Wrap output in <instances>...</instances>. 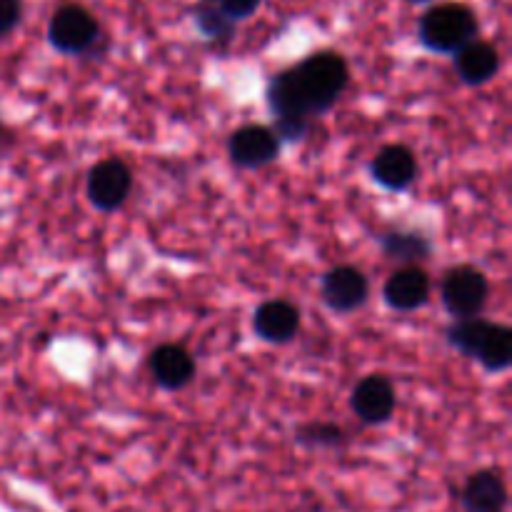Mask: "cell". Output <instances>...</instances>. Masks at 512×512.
Masks as SVG:
<instances>
[{"label": "cell", "mask_w": 512, "mask_h": 512, "mask_svg": "<svg viewBox=\"0 0 512 512\" xmlns=\"http://www.w3.org/2000/svg\"><path fill=\"white\" fill-rule=\"evenodd\" d=\"M348 63L338 53H315L295 68L275 75L268 88V105L275 113L278 140H300L313 115L335 105L348 85Z\"/></svg>", "instance_id": "obj_1"}, {"label": "cell", "mask_w": 512, "mask_h": 512, "mask_svg": "<svg viewBox=\"0 0 512 512\" xmlns=\"http://www.w3.org/2000/svg\"><path fill=\"white\" fill-rule=\"evenodd\" d=\"M478 33V18L463 3H443L430 8L420 20V40L435 53H458L473 43Z\"/></svg>", "instance_id": "obj_2"}, {"label": "cell", "mask_w": 512, "mask_h": 512, "mask_svg": "<svg viewBox=\"0 0 512 512\" xmlns=\"http://www.w3.org/2000/svg\"><path fill=\"white\" fill-rule=\"evenodd\" d=\"M488 295V278L473 265L453 268L443 280V303L448 313L458 320L478 318V313L488 303Z\"/></svg>", "instance_id": "obj_3"}, {"label": "cell", "mask_w": 512, "mask_h": 512, "mask_svg": "<svg viewBox=\"0 0 512 512\" xmlns=\"http://www.w3.org/2000/svg\"><path fill=\"white\" fill-rule=\"evenodd\" d=\"M48 38L60 53H83L98 38V23L80 5H63L50 20Z\"/></svg>", "instance_id": "obj_4"}, {"label": "cell", "mask_w": 512, "mask_h": 512, "mask_svg": "<svg viewBox=\"0 0 512 512\" xmlns=\"http://www.w3.org/2000/svg\"><path fill=\"white\" fill-rule=\"evenodd\" d=\"M133 175L118 158L100 160L88 175V198L98 210H118L128 200Z\"/></svg>", "instance_id": "obj_5"}, {"label": "cell", "mask_w": 512, "mask_h": 512, "mask_svg": "<svg viewBox=\"0 0 512 512\" xmlns=\"http://www.w3.org/2000/svg\"><path fill=\"white\" fill-rule=\"evenodd\" d=\"M228 153L230 160L240 168H263L278 158L280 140L265 125H245L230 135Z\"/></svg>", "instance_id": "obj_6"}, {"label": "cell", "mask_w": 512, "mask_h": 512, "mask_svg": "<svg viewBox=\"0 0 512 512\" xmlns=\"http://www.w3.org/2000/svg\"><path fill=\"white\" fill-rule=\"evenodd\" d=\"M323 298L328 308L338 310V313L358 310L368 300V278L353 265L333 268L323 278Z\"/></svg>", "instance_id": "obj_7"}, {"label": "cell", "mask_w": 512, "mask_h": 512, "mask_svg": "<svg viewBox=\"0 0 512 512\" xmlns=\"http://www.w3.org/2000/svg\"><path fill=\"white\" fill-rule=\"evenodd\" d=\"M350 405H353L355 415L363 423L380 425L385 420H390V415H393L395 390L390 385V380L383 378V375H368V378H363L355 385Z\"/></svg>", "instance_id": "obj_8"}, {"label": "cell", "mask_w": 512, "mask_h": 512, "mask_svg": "<svg viewBox=\"0 0 512 512\" xmlns=\"http://www.w3.org/2000/svg\"><path fill=\"white\" fill-rule=\"evenodd\" d=\"M370 173L383 188L405 190L418 175V160L405 145H385L373 158Z\"/></svg>", "instance_id": "obj_9"}, {"label": "cell", "mask_w": 512, "mask_h": 512, "mask_svg": "<svg viewBox=\"0 0 512 512\" xmlns=\"http://www.w3.org/2000/svg\"><path fill=\"white\" fill-rule=\"evenodd\" d=\"M430 298V280L425 275V270L408 265V268H400L398 273H393L385 283V300H388L390 308L395 310H418L428 303Z\"/></svg>", "instance_id": "obj_10"}, {"label": "cell", "mask_w": 512, "mask_h": 512, "mask_svg": "<svg viewBox=\"0 0 512 512\" xmlns=\"http://www.w3.org/2000/svg\"><path fill=\"white\" fill-rule=\"evenodd\" d=\"M255 333L268 343H288L298 335L300 328V313L295 305L285 303V300H270L255 310Z\"/></svg>", "instance_id": "obj_11"}, {"label": "cell", "mask_w": 512, "mask_h": 512, "mask_svg": "<svg viewBox=\"0 0 512 512\" xmlns=\"http://www.w3.org/2000/svg\"><path fill=\"white\" fill-rule=\"evenodd\" d=\"M150 370H153L155 383L168 390H180L193 380L195 360L180 345H160L150 355Z\"/></svg>", "instance_id": "obj_12"}, {"label": "cell", "mask_w": 512, "mask_h": 512, "mask_svg": "<svg viewBox=\"0 0 512 512\" xmlns=\"http://www.w3.org/2000/svg\"><path fill=\"white\" fill-rule=\"evenodd\" d=\"M463 505L468 512H505L508 508V488L500 473L480 470L470 475L463 488Z\"/></svg>", "instance_id": "obj_13"}, {"label": "cell", "mask_w": 512, "mask_h": 512, "mask_svg": "<svg viewBox=\"0 0 512 512\" xmlns=\"http://www.w3.org/2000/svg\"><path fill=\"white\" fill-rule=\"evenodd\" d=\"M455 68H458L460 78L470 85H483L495 78L500 68L498 50L483 40H473L465 48L455 53Z\"/></svg>", "instance_id": "obj_14"}, {"label": "cell", "mask_w": 512, "mask_h": 512, "mask_svg": "<svg viewBox=\"0 0 512 512\" xmlns=\"http://www.w3.org/2000/svg\"><path fill=\"white\" fill-rule=\"evenodd\" d=\"M475 358H478L480 363H483V368L490 370V373L508 370L512 363V330L505 328V325L490 323L488 333H485Z\"/></svg>", "instance_id": "obj_15"}, {"label": "cell", "mask_w": 512, "mask_h": 512, "mask_svg": "<svg viewBox=\"0 0 512 512\" xmlns=\"http://www.w3.org/2000/svg\"><path fill=\"white\" fill-rule=\"evenodd\" d=\"M383 253L390 260H403V263H418L428 258L430 243L418 233H388L383 238Z\"/></svg>", "instance_id": "obj_16"}, {"label": "cell", "mask_w": 512, "mask_h": 512, "mask_svg": "<svg viewBox=\"0 0 512 512\" xmlns=\"http://www.w3.org/2000/svg\"><path fill=\"white\" fill-rule=\"evenodd\" d=\"M488 328H490V323H485V320L463 318L448 330V338H450V343L460 350V353L475 358L480 350V343H483L485 333H488Z\"/></svg>", "instance_id": "obj_17"}, {"label": "cell", "mask_w": 512, "mask_h": 512, "mask_svg": "<svg viewBox=\"0 0 512 512\" xmlns=\"http://www.w3.org/2000/svg\"><path fill=\"white\" fill-rule=\"evenodd\" d=\"M198 25L205 35H210V38L215 40H228L230 35H233V20H230L220 8H200Z\"/></svg>", "instance_id": "obj_18"}, {"label": "cell", "mask_w": 512, "mask_h": 512, "mask_svg": "<svg viewBox=\"0 0 512 512\" xmlns=\"http://www.w3.org/2000/svg\"><path fill=\"white\" fill-rule=\"evenodd\" d=\"M298 438L303 440V443H310V445H335L340 443V440L345 438L343 430L335 428V425H308V428H303L298 433Z\"/></svg>", "instance_id": "obj_19"}, {"label": "cell", "mask_w": 512, "mask_h": 512, "mask_svg": "<svg viewBox=\"0 0 512 512\" xmlns=\"http://www.w3.org/2000/svg\"><path fill=\"white\" fill-rule=\"evenodd\" d=\"M20 15H23L20 0H0V38L20 23Z\"/></svg>", "instance_id": "obj_20"}, {"label": "cell", "mask_w": 512, "mask_h": 512, "mask_svg": "<svg viewBox=\"0 0 512 512\" xmlns=\"http://www.w3.org/2000/svg\"><path fill=\"white\" fill-rule=\"evenodd\" d=\"M260 0H220V10L228 15L230 20H240V18H248L258 10Z\"/></svg>", "instance_id": "obj_21"}, {"label": "cell", "mask_w": 512, "mask_h": 512, "mask_svg": "<svg viewBox=\"0 0 512 512\" xmlns=\"http://www.w3.org/2000/svg\"><path fill=\"white\" fill-rule=\"evenodd\" d=\"M410 3H428V0H410Z\"/></svg>", "instance_id": "obj_22"}]
</instances>
